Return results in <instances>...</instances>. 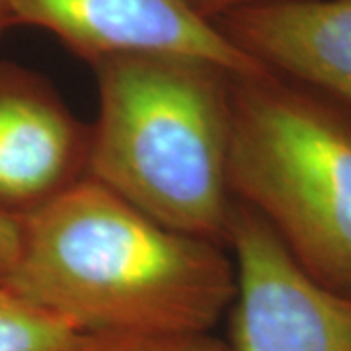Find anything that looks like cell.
<instances>
[{
  "label": "cell",
  "mask_w": 351,
  "mask_h": 351,
  "mask_svg": "<svg viewBox=\"0 0 351 351\" xmlns=\"http://www.w3.org/2000/svg\"><path fill=\"white\" fill-rule=\"evenodd\" d=\"M225 248L84 178L22 219L4 285L82 334H203L234 299Z\"/></svg>",
  "instance_id": "cell-1"
},
{
  "label": "cell",
  "mask_w": 351,
  "mask_h": 351,
  "mask_svg": "<svg viewBox=\"0 0 351 351\" xmlns=\"http://www.w3.org/2000/svg\"><path fill=\"white\" fill-rule=\"evenodd\" d=\"M92 69L86 178L178 232L226 246L237 75L180 55H123Z\"/></svg>",
  "instance_id": "cell-2"
},
{
  "label": "cell",
  "mask_w": 351,
  "mask_h": 351,
  "mask_svg": "<svg viewBox=\"0 0 351 351\" xmlns=\"http://www.w3.org/2000/svg\"><path fill=\"white\" fill-rule=\"evenodd\" d=\"M232 197L326 287L351 295V113L265 66L232 80Z\"/></svg>",
  "instance_id": "cell-3"
},
{
  "label": "cell",
  "mask_w": 351,
  "mask_h": 351,
  "mask_svg": "<svg viewBox=\"0 0 351 351\" xmlns=\"http://www.w3.org/2000/svg\"><path fill=\"white\" fill-rule=\"evenodd\" d=\"M230 351H351V295L314 279L250 207L234 199Z\"/></svg>",
  "instance_id": "cell-4"
},
{
  "label": "cell",
  "mask_w": 351,
  "mask_h": 351,
  "mask_svg": "<svg viewBox=\"0 0 351 351\" xmlns=\"http://www.w3.org/2000/svg\"><path fill=\"white\" fill-rule=\"evenodd\" d=\"M8 18L12 27L49 32L90 64L123 55H180L234 75L263 69L191 0H8Z\"/></svg>",
  "instance_id": "cell-5"
},
{
  "label": "cell",
  "mask_w": 351,
  "mask_h": 351,
  "mask_svg": "<svg viewBox=\"0 0 351 351\" xmlns=\"http://www.w3.org/2000/svg\"><path fill=\"white\" fill-rule=\"evenodd\" d=\"M90 125L45 76L0 61V213L24 219L88 176Z\"/></svg>",
  "instance_id": "cell-6"
},
{
  "label": "cell",
  "mask_w": 351,
  "mask_h": 351,
  "mask_svg": "<svg viewBox=\"0 0 351 351\" xmlns=\"http://www.w3.org/2000/svg\"><path fill=\"white\" fill-rule=\"evenodd\" d=\"M215 22L256 63L351 113V0H267Z\"/></svg>",
  "instance_id": "cell-7"
},
{
  "label": "cell",
  "mask_w": 351,
  "mask_h": 351,
  "mask_svg": "<svg viewBox=\"0 0 351 351\" xmlns=\"http://www.w3.org/2000/svg\"><path fill=\"white\" fill-rule=\"evenodd\" d=\"M86 334L0 285V351H78Z\"/></svg>",
  "instance_id": "cell-8"
},
{
  "label": "cell",
  "mask_w": 351,
  "mask_h": 351,
  "mask_svg": "<svg viewBox=\"0 0 351 351\" xmlns=\"http://www.w3.org/2000/svg\"><path fill=\"white\" fill-rule=\"evenodd\" d=\"M78 351H230L228 341L203 334H86Z\"/></svg>",
  "instance_id": "cell-9"
},
{
  "label": "cell",
  "mask_w": 351,
  "mask_h": 351,
  "mask_svg": "<svg viewBox=\"0 0 351 351\" xmlns=\"http://www.w3.org/2000/svg\"><path fill=\"white\" fill-rule=\"evenodd\" d=\"M22 244V219L0 213V285L12 274Z\"/></svg>",
  "instance_id": "cell-10"
},
{
  "label": "cell",
  "mask_w": 351,
  "mask_h": 351,
  "mask_svg": "<svg viewBox=\"0 0 351 351\" xmlns=\"http://www.w3.org/2000/svg\"><path fill=\"white\" fill-rule=\"evenodd\" d=\"M195 4V8L199 10L203 16L217 20L219 16L230 12L240 6H248V4H256V2H267V0H191Z\"/></svg>",
  "instance_id": "cell-11"
},
{
  "label": "cell",
  "mask_w": 351,
  "mask_h": 351,
  "mask_svg": "<svg viewBox=\"0 0 351 351\" xmlns=\"http://www.w3.org/2000/svg\"><path fill=\"white\" fill-rule=\"evenodd\" d=\"M10 18H8V0H0V39L10 29Z\"/></svg>",
  "instance_id": "cell-12"
}]
</instances>
